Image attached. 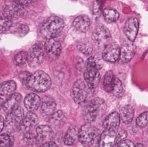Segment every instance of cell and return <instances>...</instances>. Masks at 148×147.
<instances>
[{
	"mask_svg": "<svg viewBox=\"0 0 148 147\" xmlns=\"http://www.w3.org/2000/svg\"><path fill=\"white\" fill-rule=\"evenodd\" d=\"M127 132L124 130H121L119 131L116 137L115 142L116 144H118L120 142L126 139L127 138Z\"/></svg>",
	"mask_w": 148,
	"mask_h": 147,
	"instance_id": "74e56055",
	"label": "cell"
},
{
	"mask_svg": "<svg viewBox=\"0 0 148 147\" xmlns=\"http://www.w3.org/2000/svg\"><path fill=\"white\" fill-rule=\"evenodd\" d=\"M10 30V32L19 37H23L28 33L29 28L25 24L16 23L13 24Z\"/></svg>",
	"mask_w": 148,
	"mask_h": 147,
	"instance_id": "83f0119b",
	"label": "cell"
},
{
	"mask_svg": "<svg viewBox=\"0 0 148 147\" xmlns=\"http://www.w3.org/2000/svg\"><path fill=\"white\" fill-rule=\"evenodd\" d=\"M16 89V84L13 80L5 81L0 84V95L8 96L14 93Z\"/></svg>",
	"mask_w": 148,
	"mask_h": 147,
	"instance_id": "d4e9b609",
	"label": "cell"
},
{
	"mask_svg": "<svg viewBox=\"0 0 148 147\" xmlns=\"http://www.w3.org/2000/svg\"><path fill=\"white\" fill-rule=\"evenodd\" d=\"M105 110L106 104L104 100L99 98H94L84 108V118L88 123L93 122L102 116Z\"/></svg>",
	"mask_w": 148,
	"mask_h": 147,
	"instance_id": "3957f363",
	"label": "cell"
},
{
	"mask_svg": "<svg viewBox=\"0 0 148 147\" xmlns=\"http://www.w3.org/2000/svg\"><path fill=\"white\" fill-rule=\"evenodd\" d=\"M44 53L42 47L38 44L32 46L27 53V63L31 68L38 67L43 62Z\"/></svg>",
	"mask_w": 148,
	"mask_h": 147,
	"instance_id": "52a82bcc",
	"label": "cell"
},
{
	"mask_svg": "<svg viewBox=\"0 0 148 147\" xmlns=\"http://www.w3.org/2000/svg\"><path fill=\"white\" fill-rule=\"evenodd\" d=\"M37 0H14L15 2L22 6H29L34 4Z\"/></svg>",
	"mask_w": 148,
	"mask_h": 147,
	"instance_id": "f35d334b",
	"label": "cell"
},
{
	"mask_svg": "<svg viewBox=\"0 0 148 147\" xmlns=\"http://www.w3.org/2000/svg\"><path fill=\"white\" fill-rule=\"evenodd\" d=\"M135 146L136 147H143L144 146H143V144H140V143H139V144H136V145H135Z\"/></svg>",
	"mask_w": 148,
	"mask_h": 147,
	"instance_id": "f6af8a7d",
	"label": "cell"
},
{
	"mask_svg": "<svg viewBox=\"0 0 148 147\" xmlns=\"http://www.w3.org/2000/svg\"><path fill=\"white\" fill-rule=\"evenodd\" d=\"M88 94V88L84 81L81 79L77 80L71 90V96L75 102L77 104L84 102Z\"/></svg>",
	"mask_w": 148,
	"mask_h": 147,
	"instance_id": "8992f818",
	"label": "cell"
},
{
	"mask_svg": "<svg viewBox=\"0 0 148 147\" xmlns=\"http://www.w3.org/2000/svg\"><path fill=\"white\" fill-rule=\"evenodd\" d=\"M24 13L23 6L15 2L7 4L3 10V16L11 20L20 18Z\"/></svg>",
	"mask_w": 148,
	"mask_h": 147,
	"instance_id": "5bb4252c",
	"label": "cell"
},
{
	"mask_svg": "<svg viewBox=\"0 0 148 147\" xmlns=\"http://www.w3.org/2000/svg\"><path fill=\"white\" fill-rule=\"evenodd\" d=\"M115 79L114 73L111 71L107 72L104 75L103 86V89L107 92L112 91Z\"/></svg>",
	"mask_w": 148,
	"mask_h": 147,
	"instance_id": "484cf974",
	"label": "cell"
},
{
	"mask_svg": "<svg viewBox=\"0 0 148 147\" xmlns=\"http://www.w3.org/2000/svg\"><path fill=\"white\" fill-rule=\"evenodd\" d=\"M56 104L53 98L49 96L42 98L41 107V113L43 116L50 117L55 111Z\"/></svg>",
	"mask_w": 148,
	"mask_h": 147,
	"instance_id": "2e32d148",
	"label": "cell"
},
{
	"mask_svg": "<svg viewBox=\"0 0 148 147\" xmlns=\"http://www.w3.org/2000/svg\"><path fill=\"white\" fill-rule=\"evenodd\" d=\"M73 25L74 27L80 32H86L90 26V20L87 15L79 16L74 20Z\"/></svg>",
	"mask_w": 148,
	"mask_h": 147,
	"instance_id": "7402d4cb",
	"label": "cell"
},
{
	"mask_svg": "<svg viewBox=\"0 0 148 147\" xmlns=\"http://www.w3.org/2000/svg\"><path fill=\"white\" fill-rule=\"evenodd\" d=\"M23 118L24 110L20 106L8 114L5 121L6 130L9 133L16 130L20 127Z\"/></svg>",
	"mask_w": 148,
	"mask_h": 147,
	"instance_id": "5b68a950",
	"label": "cell"
},
{
	"mask_svg": "<svg viewBox=\"0 0 148 147\" xmlns=\"http://www.w3.org/2000/svg\"><path fill=\"white\" fill-rule=\"evenodd\" d=\"M79 130L75 127H71L68 129L64 137V142L68 146H73L79 141Z\"/></svg>",
	"mask_w": 148,
	"mask_h": 147,
	"instance_id": "603a6c76",
	"label": "cell"
},
{
	"mask_svg": "<svg viewBox=\"0 0 148 147\" xmlns=\"http://www.w3.org/2000/svg\"><path fill=\"white\" fill-rule=\"evenodd\" d=\"M120 48L116 43H111L106 45L103 52V58L108 62H116L118 60L120 57Z\"/></svg>",
	"mask_w": 148,
	"mask_h": 147,
	"instance_id": "30bf717a",
	"label": "cell"
},
{
	"mask_svg": "<svg viewBox=\"0 0 148 147\" xmlns=\"http://www.w3.org/2000/svg\"><path fill=\"white\" fill-rule=\"evenodd\" d=\"M139 24L138 20L136 17L129 18L124 27V33L128 39L134 42L136 39L139 30Z\"/></svg>",
	"mask_w": 148,
	"mask_h": 147,
	"instance_id": "9c48e42d",
	"label": "cell"
},
{
	"mask_svg": "<svg viewBox=\"0 0 148 147\" xmlns=\"http://www.w3.org/2000/svg\"><path fill=\"white\" fill-rule=\"evenodd\" d=\"M87 68H95L100 70L102 68L101 64L97 60L94 56H90L86 61Z\"/></svg>",
	"mask_w": 148,
	"mask_h": 147,
	"instance_id": "e575fe53",
	"label": "cell"
},
{
	"mask_svg": "<svg viewBox=\"0 0 148 147\" xmlns=\"http://www.w3.org/2000/svg\"><path fill=\"white\" fill-rule=\"evenodd\" d=\"M117 146L118 147H135V145L131 141L129 140H123L122 141L120 142L117 144Z\"/></svg>",
	"mask_w": 148,
	"mask_h": 147,
	"instance_id": "ab89813d",
	"label": "cell"
},
{
	"mask_svg": "<svg viewBox=\"0 0 148 147\" xmlns=\"http://www.w3.org/2000/svg\"><path fill=\"white\" fill-rule=\"evenodd\" d=\"M136 123L141 128L145 127L148 124V112L141 114L136 120Z\"/></svg>",
	"mask_w": 148,
	"mask_h": 147,
	"instance_id": "d590c367",
	"label": "cell"
},
{
	"mask_svg": "<svg viewBox=\"0 0 148 147\" xmlns=\"http://www.w3.org/2000/svg\"><path fill=\"white\" fill-rule=\"evenodd\" d=\"M116 133L112 130L105 129L100 136L99 146H113L115 142Z\"/></svg>",
	"mask_w": 148,
	"mask_h": 147,
	"instance_id": "ffe728a7",
	"label": "cell"
},
{
	"mask_svg": "<svg viewBox=\"0 0 148 147\" xmlns=\"http://www.w3.org/2000/svg\"><path fill=\"white\" fill-rule=\"evenodd\" d=\"M39 123L38 116L34 113L29 112L24 117L20 127L23 132H29L30 130L36 127Z\"/></svg>",
	"mask_w": 148,
	"mask_h": 147,
	"instance_id": "9a60e30c",
	"label": "cell"
},
{
	"mask_svg": "<svg viewBox=\"0 0 148 147\" xmlns=\"http://www.w3.org/2000/svg\"><path fill=\"white\" fill-rule=\"evenodd\" d=\"M30 74H31L28 72H21L19 76H20V77L21 78V79L22 80L23 82V83L29 77Z\"/></svg>",
	"mask_w": 148,
	"mask_h": 147,
	"instance_id": "60d3db41",
	"label": "cell"
},
{
	"mask_svg": "<svg viewBox=\"0 0 148 147\" xmlns=\"http://www.w3.org/2000/svg\"><path fill=\"white\" fill-rule=\"evenodd\" d=\"M66 120L65 115L62 110L55 111L50 117L49 123L54 127H59L62 125Z\"/></svg>",
	"mask_w": 148,
	"mask_h": 147,
	"instance_id": "4316f807",
	"label": "cell"
},
{
	"mask_svg": "<svg viewBox=\"0 0 148 147\" xmlns=\"http://www.w3.org/2000/svg\"><path fill=\"white\" fill-rule=\"evenodd\" d=\"M23 137L24 142L28 145H34L37 142L36 135L29 132H26Z\"/></svg>",
	"mask_w": 148,
	"mask_h": 147,
	"instance_id": "8d00e7d4",
	"label": "cell"
},
{
	"mask_svg": "<svg viewBox=\"0 0 148 147\" xmlns=\"http://www.w3.org/2000/svg\"><path fill=\"white\" fill-rule=\"evenodd\" d=\"M103 14L106 21L109 23L116 21L120 16L117 10L110 8L105 9L103 10Z\"/></svg>",
	"mask_w": 148,
	"mask_h": 147,
	"instance_id": "f1b7e54d",
	"label": "cell"
},
{
	"mask_svg": "<svg viewBox=\"0 0 148 147\" xmlns=\"http://www.w3.org/2000/svg\"><path fill=\"white\" fill-rule=\"evenodd\" d=\"M92 39L97 44L105 43L111 39L109 30L103 24H100L95 28L92 35Z\"/></svg>",
	"mask_w": 148,
	"mask_h": 147,
	"instance_id": "8fae6325",
	"label": "cell"
},
{
	"mask_svg": "<svg viewBox=\"0 0 148 147\" xmlns=\"http://www.w3.org/2000/svg\"><path fill=\"white\" fill-rule=\"evenodd\" d=\"M64 27V22L62 19L58 16H51L42 25L41 33L46 39H53L61 33Z\"/></svg>",
	"mask_w": 148,
	"mask_h": 147,
	"instance_id": "277c9868",
	"label": "cell"
},
{
	"mask_svg": "<svg viewBox=\"0 0 148 147\" xmlns=\"http://www.w3.org/2000/svg\"><path fill=\"white\" fill-rule=\"evenodd\" d=\"M120 124V117L117 112H114L107 117L103 122V126L105 129L116 132Z\"/></svg>",
	"mask_w": 148,
	"mask_h": 147,
	"instance_id": "ac0fdd59",
	"label": "cell"
},
{
	"mask_svg": "<svg viewBox=\"0 0 148 147\" xmlns=\"http://www.w3.org/2000/svg\"><path fill=\"white\" fill-rule=\"evenodd\" d=\"M136 51V46L133 43L130 42L123 44L120 48L119 63L125 64L129 62L134 57Z\"/></svg>",
	"mask_w": 148,
	"mask_h": 147,
	"instance_id": "ba28073f",
	"label": "cell"
},
{
	"mask_svg": "<svg viewBox=\"0 0 148 147\" xmlns=\"http://www.w3.org/2000/svg\"><path fill=\"white\" fill-rule=\"evenodd\" d=\"M97 69L87 68L84 71V77L89 89H95L100 83L101 75Z\"/></svg>",
	"mask_w": 148,
	"mask_h": 147,
	"instance_id": "4fadbf2b",
	"label": "cell"
},
{
	"mask_svg": "<svg viewBox=\"0 0 148 147\" xmlns=\"http://www.w3.org/2000/svg\"><path fill=\"white\" fill-rule=\"evenodd\" d=\"M45 49L49 58L53 60L58 58L61 53V44L53 39H47L45 42Z\"/></svg>",
	"mask_w": 148,
	"mask_h": 147,
	"instance_id": "7c38bea8",
	"label": "cell"
},
{
	"mask_svg": "<svg viewBox=\"0 0 148 147\" xmlns=\"http://www.w3.org/2000/svg\"><path fill=\"white\" fill-rule=\"evenodd\" d=\"M13 144L14 139L10 135L3 133L0 135V147L12 146Z\"/></svg>",
	"mask_w": 148,
	"mask_h": 147,
	"instance_id": "836d02e7",
	"label": "cell"
},
{
	"mask_svg": "<svg viewBox=\"0 0 148 147\" xmlns=\"http://www.w3.org/2000/svg\"><path fill=\"white\" fill-rule=\"evenodd\" d=\"M14 62L16 66H21L25 64L27 62V53L22 51L17 53L15 56Z\"/></svg>",
	"mask_w": 148,
	"mask_h": 147,
	"instance_id": "1f68e13d",
	"label": "cell"
},
{
	"mask_svg": "<svg viewBox=\"0 0 148 147\" xmlns=\"http://www.w3.org/2000/svg\"><path fill=\"white\" fill-rule=\"evenodd\" d=\"M134 115V110L129 105L123 106L121 110V117L123 122L128 124L133 121Z\"/></svg>",
	"mask_w": 148,
	"mask_h": 147,
	"instance_id": "cb8c5ba5",
	"label": "cell"
},
{
	"mask_svg": "<svg viewBox=\"0 0 148 147\" xmlns=\"http://www.w3.org/2000/svg\"><path fill=\"white\" fill-rule=\"evenodd\" d=\"M13 22L11 19L5 16L0 17V34L5 33L8 31L11 28Z\"/></svg>",
	"mask_w": 148,
	"mask_h": 147,
	"instance_id": "4dcf8cb0",
	"label": "cell"
},
{
	"mask_svg": "<svg viewBox=\"0 0 148 147\" xmlns=\"http://www.w3.org/2000/svg\"><path fill=\"white\" fill-rule=\"evenodd\" d=\"M36 140L39 143H43L52 137L53 132L52 128L47 125H40L36 129Z\"/></svg>",
	"mask_w": 148,
	"mask_h": 147,
	"instance_id": "d6986e66",
	"label": "cell"
},
{
	"mask_svg": "<svg viewBox=\"0 0 148 147\" xmlns=\"http://www.w3.org/2000/svg\"><path fill=\"white\" fill-rule=\"evenodd\" d=\"M3 99L0 97V110L1 108L2 107H3Z\"/></svg>",
	"mask_w": 148,
	"mask_h": 147,
	"instance_id": "ee69618b",
	"label": "cell"
},
{
	"mask_svg": "<svg viewBox=\"0 0 148 147\" xmlns=\"http://www.w3.org/2000/svg\"><path fill=\"white\" fill-rule=\"evenodd\" d=\"M101 135L99 129L88 123L84 124L79 129L78 139L84 146H91L94 145L99 146Z\"/></svg>",
	"mask_w": 148,
	"mask_h": 147,
	"instance_id": "7a4b0ae2",
	"label": "cell"
},
{
	"mask_svg": "<svg viewBox=\"0 0 148 147\" xmlns=\"http://www.w3.org/2000/svg\"><path fill=\"white\" fill-rule=\"evenodd\" d=\"M23 83L33 91L44 92L51 87L52 81L47 74L42 70H38L30 74Z\"/></svg>",
	"mask_w": 148,
	"mask_h": 147,
	"instance_id": "6da1fadb",
	"label": "cell"
},
{
	"mask_svg": "<svg viewBox=\"0 0 148 147\" xmlns=\"http://www.w3.org/2000/svg\"><path fill=\"white\" fill-rule=\"evenodd\" d=\"M22 96L18 93H14L3 102V109L7 114L19 107L21 101Z\"/></svg>",
	"mask_w": 148,
	"mask_h": 147,
	"instance_id": "e0dca14e",
	"label": "cell"
},
{
	"mask_svg": "<svg viewBox=\"0 0 148 147\" xmlns=\"http://www.w3.org/2000/svg\"><path fill=\"white\" fill-rule=\"evenodd\" d=\"M24 103L27 110L30 112H33L39 108L41 104L40 98L36 94L30 93L26 96Z\"/></svg>",
	"mask_w": 148,
	"mask_h": 147,
	"instance_id": "44dd1931",
	"label": "cell"
},
{
	"mask_svg": "<svg viewBox=\"0 0 148 147\" xmlns=\"http://www.w3.org/2000/svg\"><path fill=\"white\" fill-rule=\"evenodd\" d=\"M41 146L43 147H57L58 145L53 142H47L43 143Z\"/></svg>",
	"mask_w": 148,
	"mask_h": 147,
	"instance_id": "b9f144b4",
	"label": "cell"
},
{
	"mask_svg": "<svg viewBox=\"0 0 148 147\" xmlns=\"http://www.w3.org/2000/svg\"><path fill=\"white\" fill-rule=\"evenodd\" d=\"M5 124L4 118L2 116H0V133L2 131Z\"/></svg>",
	"mask_w": 148,
	"mask_h": 147,
	"instance_id": "7bdbcfd3",
	"label": "cell"
},
{
	"mask_svg": "<svg viewBox=\"0 0 148 147\" xmlns=\"http://www.w3.org/2000/svg\"><path fill=\"white\" fill-rule=\"evenodd\" d=\"M77 49L84 54L89 55L92 53L93 48L91 44L86 39H82L78 41L77 43Z\"/></svg>",
	"mask_w": 148,
	"mask_h": 147,
	"instance_id": "f546056e",
	"label": "cell"
},
{
	"mask_svg": "<svg viewBox=\"0 0 148 147\" xmlns=\"http://www.w3.org/2000/svg\"><path fill=\"white\" fill-rule=\"evenodd\" d=\"M111 92L113 95L116 97L120 98L122 96L123 94V87L121 82L118 79L116 78L114 86Z\"/></svg>",
	"mask_w": 148,
	"mask_h": 147,
	"instance_id": "d6a6232c",
	"label": "cell"
}]
</instances>
